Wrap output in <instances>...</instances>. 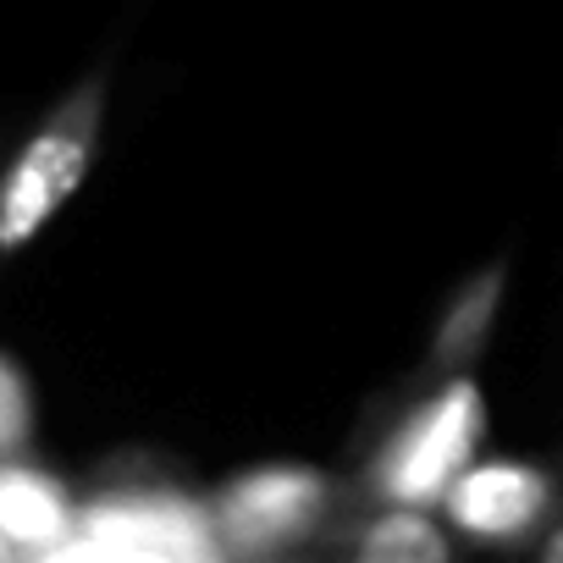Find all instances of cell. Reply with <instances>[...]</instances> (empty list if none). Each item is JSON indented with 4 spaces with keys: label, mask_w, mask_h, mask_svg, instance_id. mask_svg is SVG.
Listing matches in <instances>:
<instances>
[{
    "label": "cell",
    "mask_w": 563,
    "mask_h": 563,
    "mask_svg": "<svg viewBox=\"0 0 563 563\" xmlns=\"http://www.w3.org/2000/svg\"><path fill=\"white\" fill-rule=\"evenodd\" d=\"M106 106H111V67H95L0 161V260L23 254L84 188L106 139Z\"/></svg>",
    "instance_id": "cell-1"
},
{
    "label": "cell",
    "mask_w": 563,
    "mask_h": 563,
    "mask_svg": "<svg viewBox=\"0 0 563 563\" xmlns=\"http://www.w3.org/2000/svg\"><path fill=\"white\" fill-rule=\"evenodd\" d=\"M481 431H486V398L464 371H453L442 387L415 398L382 431V442L365 459V492L376 503H420V508L442 503L453 475L475 459Z\"/></svg>",
    "instance_id": "cell-2"
},
{
    "label": "cell",
    "mask_w": 563,
    "mask_h": 563,
    "mask_svg": "<svg viewBox=\"0 0 563 563\" xmlns=\"http://www.w3.org/2000/svg\"><path fill=\"white\" fill-rule=\"evenodd\" d=\"M338 486L310 464H260L232 475L210 497V525L221 552L232 558H276L299 552L316 530L332 525Z\"/></svg>",
    "instance_id": "cell-3"
},
{
    "label": "cell",
    "mask_w": 563,
    "mask_h": 563,
    "mask_svg": "<svg viewBox=\"0 0 563 563\" xmlns=\"http://www.w3.org/2000/svg\"><path fill=\"white\" fill-rule=\"evenodd\" d=\"M552 475L530 459H470L442 492V519L475 547H519L552 514Z\"/></svg>",
    "instance_id": "cell-4"
},
{
    "label": "cell",
    "mask_w": 563,
    "mask_h": 563,
    "mask_svg": "<svg viewBox=\"0 0 563 563\" xmlns=\"http://www.w3.org/2000/svg\"><path fill=\"white\" fill-rule=\"evenodd\" d=\"M95 547L128 552V558H216V525L210 508H194L177 492H117L95 514Z\"/></svg>",
    "instance_id": "cell-5"
},
{
    "label": "cell",
    "mask_w": 563,
    "mask_h": 563,
    "mask_svg": "<svg viewBox=\"0 0 563 563\" xmlns=\"http://www.w3.org/2000/svg\"><path fill=\"white\" fill-rule=\"evenodd\" d=\"M338 547L360 563H448L453 525L431 519V508L420 503H376L343 525Z\"/></svg>",
    "instance_id": "cell-6"
},
{
    "label": "cell",
    "mask_w": 563,
    "mask_h": 563,
    "mask_svg": "<svg viewBox=\"0 0 563 563\" xmlns=\"http://www.w3.org/2000/svg\"><path fill=\"white\" fill-rule=\"evenodd\" d=\"M503 276H508V265L497 260V265L475 271L464 288L448 299V310H442V321L431 332V371L453 376V371H464L486 349V332H492L497 305H503Z\"/></svg>",
    "instance_id": "cell-7"
},
{
    "label": "cell",
    "mask_w": 563,
    "mask_h": 563,
    "mask_svg": "<svg viewBox=\"0 0 563 563\" xmlns=\"http://www.w3.org/2000/svg\"><path fill=\"white\" fill-rule=\"evenodd\" d=\"M73 530V508L67 497L34 475V470H18L0 481V536L18 541V547H51Z\"/></svg>",
    "instance_id": "cell-8"
},
{
    "label": "cell",
    "mask_w": 563,
    "mask_h": 563,
    "mask_svg": "<svg viewBox=\"0 0 563 563\" xmlns=\"http://www.w3.org/2000/svg\"><path fill=\"white\" fill-rule=\"evenodd\" d=\"M23 393H18V382L0 371V442H18L23 437Z\"/></svg>",
    "instance_id": "cell-9"
},
{
    "label": "cell",
    "mask_w": 563,
    "mask_h": 563,
    "mask_svg": "<svg viewBox=\"0 0 563 563\" xmlns=\"http://www.w3.org/2000/svg\"><path fill=\"white\" fill-rule=\"evenodd\" d=\"M536 552H541L547 563H563V519H558V525H552V530L536 541Z\"/></svg>",
    "instance_id": "cell-10"
}]
</instances>
